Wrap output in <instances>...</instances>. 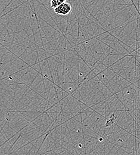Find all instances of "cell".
Instances as JSON below:
<instances>
[{
  "label": "cell",
  "instance_id": "6da1fadb",
  "mask_svg": "<svg viewBox=\"0 0 140 155\" xmlns=\"http://www.w3.org/2000/svg\"><path fill=\"white\" fill-rule=\"evenodd\" d=\"M72 11V5L69 2L64 1L58 7L54 9V12L61 16H67Z\"/></svg>",
  "mask_w": 140,
  "mask_h": 155
},
{
  "label": "cell",
  "instance_id": "7a4b0ae2",
  "mask_svg": "<svg viewBox=\"0 0 140 155\" xmlns=\"http://www.w3.org/2000/svg\"><path fill=\"white\" fill-rule=\"evenodd\" d=\"M65 1H60V0H52L51 1V7L54 8V9L58 7L61 4H63Z\"/></svg>",
  "mask_w": 140,
  "mask_h": 155
}]
</instances>
